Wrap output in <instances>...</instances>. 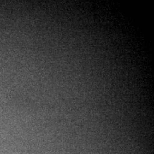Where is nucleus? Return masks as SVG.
<instances>
[]
</instances>
